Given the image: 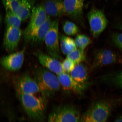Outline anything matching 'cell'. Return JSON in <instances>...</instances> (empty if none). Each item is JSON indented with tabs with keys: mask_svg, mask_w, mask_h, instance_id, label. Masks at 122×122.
<instances>
[{
	"mask_svg": "<svg viewBox=\"0 0 122 122\" xmlns=\"http://www.w3.org/2000/svg\"><path fill=\"white\" fill-rule=\"evenodd\" d=\"M43 5L46 13L49 16L58 17L64 15V7L62 1L47 0Z\"/></svg>",
	"mask_w": 122,
	"mask_h": 122,
	"instance_id": "cell-16",
	"label": "cell"
},
{
	"mask_svg": "<svg viewBox=\"0 0 122 122\" xmlns=\"http://www.w3.org/2000/svg\"><path fill=\"white\" fill-rule=\"evenodd\" d=\"M103 79L122 89V72L107 75L103 77Z\"/></svg>",
	"mask_w": 122,
	"mask_h": 122,
	"instance_id": "cell-23",
	"label": "cell"
},
{
	"mask_svg": "<svg viewBox=\"0 0 122 122\" xmlns=\"http://www.w3.org/2000/svg\"><path fill=\"white\" fill-rule=\"evenodd\" d=\"M121 63L122 64V60L121 61Z\"/></svg>",
	"mask_w": 122,
	"mask_h": 122,
	"instance_id": "cell-30",
	"label": "cell"
},
{
	"mask_svg": "<svg viewBox=\"0 0 122 122\" xmlns=\"http://www.w3.org/2000/svg\"><path fill=\"white\" fill-rule=\"evenodd\" d=\"M24 110L31 119L38 122L43 121L46 109V99L35 94L16 92Z\"/></svg>",
	"mask_w": 122,
	"mask_h": 122,
	"instance_id": "cell-2",
	"label": "cell"
},
{
	"mask_svg": "<svg viewBox=\"0 0 122 122\" xmlns=\"http://www.w3.org/2000/svg\"><path fill=\"white\" fill-rule=\"evenodd\" d=\"M15 84L16 92L33 94L40 92L36 81L27 73L16 77Z\"/></svg>",
	"mask_w": 122,
	"mask_h": 122,
	"instance_id": "cell-8",
	"label": "cell"
},
{
	"mask_svg": "<svg viewBox=\"0 0 122 122\" xmlns=\"http://www.w3.org/2000/svg\"><path fill=\"white\" fill-rule=\"evenodd\" d=\"M52 21L50 16L48 15L45 22L31 33L27 42H30L36 46L41 45L43 43Z\"/></svg>",
	"mask_w": 122,
	"mask_h": 122,
	"instance_id": "cell-15",
	"label": "cell"
},
{
	"mask_svg": "<svg viewBox=\"0 0 122 122\" xmlns=\"http://www.w3.org/2000/svg\"><path fill=\"white\" fill-rule=\"evenodd\" d=\"M114 122H122V115L120 116Z\"/></svg>",
	"mask_w": 122,
	"mask_h": 122,
	"instance_id": "cell-28",
	"label": "cell"
},
{
	"mask_svg": "<svg viewBox=\"0 0 122 122\" xmlns=\"http://www.w3.org/2000/svg\"><path fill=\"white\" fill-rule=\"evenodd\" d=\"M59 39L61 51L64 54L67 55L77 49L75 41L72 38L60 34Z\"/></svg>",
	"mask_w": 122,
	"mask_h": 122,
	"instance_id": "cell-19",
	"label": "cell"
},
{
	"mask_svg": "<svg viewBox=\"0 0 122 122\" xmlns=\"http://www.w3.org/2000/svg\"><path fill=\"white\" fill-rule=\"evenodd\" d=\"M66 58L72 61L76 65L84 61L86 56L84 51L77 49L67 55Z\"/></svg>",
	"mask_w": 122,
	"mask_h": 122,
	"instance_id": "cell-21",
	"label": "cell"
},
{
	"mask_svg": "<svg viewBox=\"0 0 122 122\" xmlns=\"http://www.w3.org/2000/svg\"><path fill=\"white\" fill-rule=\"evenodd\" d=\"M57 76L61 86L66 91L81 94L86 88L87 84L78 83L68 73L64 72Z\"/></svg>",
	"mask_w": 122,
	"mask_h": 122,
	"instance_id": "cell-12",
	"label": "cell"
},
{
	"mask_svg": "<svg viewBox=\"0 0 122 122\" xmlns=\"http://www.w3.org/2000/svg\"><path fill=\"white\" fill-rule=\"evenodd\" d=\"M81 117L78 110L71 105L57 107L50 113L47 122H80Z\"/></svg>",
	"mask_w": 122,
	"mask_h": 122,
	"instance_id": "cell-4",
	"label": "cell"
},
{
	"mask_svg": "<svg viewBox=\"0 0 122 122\" xmlns=\"http://www.w3.org/2000/svg\"><path fill=\"white\" fill-rule=\"evenodd\" d=\"M5 22L7 27H14L20 28L22 20L16 14L10 11H6Z\"/></svg>",
	"mask_w": 122,
	"mask_h": 122,
	"instance_id": "cell-20",
	"label": "cell"
},
{
	"mask_svg": "<svg viewBox=\"0 0 122 122\" xmlns=\"http://www.w3.org/2000/svg\"><path fill=\"white\" fill-rule=\"evenodd\" d=\"M59 20L56 19L52 22L45 36V42L49 55L59 60H61L59 46Z\"/></svg>",
	"mask_w": 122,
	"mask_h": 122,
	"instance_id": "cell-5",
	"label": "cell"
},
{
	"mask_svg": "<svg viewBox=\"0 0 122 122\" xmlns=\"http://www.w3.org/2000/svg\"><path fill=\"white\" fill-rule=\"evenodd\" d=\"M87 68L83 64L81 63L76 65L72 71L70 73L71 76L78 83L87 84L88 78Z\"/></svg>",
	"mask_w": 122,
	"mask_h": 122,
	"instance_id": "cell-18",
	"label": "cell"
},
{
	"mask_svg": "<svg viewBox=\"0 0 122 122\" xmlns=\"http://www.w3.org/2000/svg\"><path fill=\"white\" fill-rule=\"evenodd\" d=\"M87 18L92 34L97 38L107 26L108 21L103 11L93 8L87 14Z\"/></svg>",
	"mask_w": 122,
	"mask_h": 122,
	"instance_id": "cell-6",
	"label": "cell"
},
{
	"mask_svg": "<svg viewBox=\"0 0 122 122\" xmlns=\"http://www.w3.org/2000/svg\"><path fill=\"white\" fill-rule=\"evenodd\" d=\"M63 29L65 34L70 36H75L80 32V29L77 25L69 21H65L64 23Z\"/></svg>",
	"mask_w": 122,
	"mask_h": 122,
	"instance_id": "cell-24",
	"label": "cell"
},
{
	"mask_svg": "<svg viewBox=\"0 0 122 122\" xmlns=\"http://www.w3.org/2000/svg\"><path fill=\"white\" fill-rule=\"evenodd\" d=\"M25 48L2 57L0 62L5 69L10 71H19L22 68L24 61Z\"/></svg>",
	"mask_w": 122,
	"mask_h": 122,
	"instance_id": "cell-9",
	"label": "cell"
},
{
	"mask_svg": "<svg viewBox=\"0 0 122 122\" xmlns=\"http://www.w3.org/2000/svg\"><path fill=\"white\" fill-rule=\"evenodd\" d=\"M116 27L119 29L122 30V23L117 24Z\"/></svg>",
	"mask_w": 122,
	"mask_h": 122,
	"instance_id": "cell-29",
	"label": "cell"
},
{
	"mask_svg": "<svg viewBox=\"0 0 122 122\" xmlns=\"http://www.w3.org/2000/svg\"><path fill=\"white\" fill-rule=\"evenodd\" d=\"M34 54L43 67L57 75L65 72L62 63L59 60L49 55L45 54L40 50L36 51Z\"/></svg>",
	"mask_w": 122,
	"mask_h": 122,
	"instance_id": "cell-11",
	"label": "cell"
},
{
	"mask_svg": "<svg viewBox=\"0 0 122 122\" xmlns=\"http://www.w3.org/2000/svg\"><path fill=\"white\" fill-rule=\"evenodd\" d=\"M47 16L43 5H37L33 7L29 22L23 33L26 42H27L31 33L45 22Z\"/></svg>",
	"mask_w": 122,
	"mask_h": 122,
	"instance_id": "cell-7",
	"label": "cell"
},
{
	"mask_svg": "<svg viewBox=\"0 0 122 122\" xmlns=\"http://www.w3.org/2000/svg\"><path fill=\"white\" fill-rule=\"evenodd\" d=\"M37 0H21L16 15L25 22L30 18L34 4Z\"/></svg>",
	"mask_w": 122,
	"mask_h": 122,
	"instance_id": "cell-17",
	"label": "cell"
},
{
	"mask_svg": "<svg viewBox=\"0 0 122 122\" xmlns=\"http://www.w3.org/2000/svg\"><path fill=\"white\" fill-rule=\"evenodd\" d=\"M21 0H1L5 11H10L16 14Z\"/></svg>",
	"mask_w": 122,
	"mask_h": 122,
	"instance_id": "cell-25",
	"label": "cell"
},
{
	"mask_svg": "<svg viewBox=\"0 0 122 122\" xmlns=\"http://www.w3.org/2000/svg\"><path fill=\"white\" fill-rule=\"evenodd\" d=\"M112 106L109 102L100 101L93 104L81 117L80 122H106Z\"/></svg>",
	"mask_w": 122,
	"mask_h": 122,
	"instance_id": "cell-3",
	"label": "cell"
},
{
	"mask_svg": "<svg viewBox=\"0 0 122 122\" xmlns=\"http://www.w3.org/2000/svg\"></svg>",
	"mask_w": 122,
	"mask_h": 122,
	"instance_id": "cell-31",
	"label": "cell"
},
{
	"mask_svg": "<svg viewBox=\"0 0 122 122\" xmlns=\"http://www.w3.org/2000/svg\"><path fill=\"white\" fill-rule=\"evenodd\" d=\"M85 0H63L64 15L75 20L80 21L83 18Z\"/></svg>",
	"mask_w": 122,
	"mask_h": 122,
	"instance_id": "cell-14",
	"label": "cell"
},
{
	"mask_svg": "<svg viewBox=\"0 0 122 122\" xmlns=\"http://www.w3.org/2000/svg\"><path fill=\"white\" fill-rule=\"evenodd\" d=\"M22 34L20 28L11 27H6L3 45L7 51L12 52L16 49Z\"/></svg>",
	"mask_w": 122,
	"mask_h": 122,
	"instance_id": "cell-13",
	"label": "cell"
},
{
	"mask_svg": "<svg viewBox=\"0 0 122 122\" xmlns=\"http://www.w3.org/2000/svg\"><path fill=\"white\" fill-rule=\"evenodd\" d=\"M62 64L64 71L67 73H71L76 65L72 61L67 58L64 60Z\"/></svg>",
	"mask_w": 122,
	"mask_h": 122,
	"instance_id": "cell-26",
	"label": "cell"
},
{
	"mask_svg": "<svg viewBox=\"0 0 122 122\" xmlns=\"http://www.w3.org/2000/svg\"><path fill=\"white\" fill-rule=\"evenodd\" d=\"M117 60V55L111 50L106 49L96 50L92 68L95 69L115 63Z\"/></svg>",
	"mask_w": 122,
	"mask_h": 122,
	"instance_id": "cell-10",
	"label": "cell"
},
{
	"mask_svg": "<svg viewBox=\"0 0 122 122\" xmlns=\"http://www.w3.org/2000/svg\"><path fill=\"white\" fill-rule=\"evenodd\" d=\"M33 75L40 92L46 99L52 97L60 89L61 85L57 75L43 67L36 68Z\"/></svg>",
	"mask_w": 122,
	"mask_h": 122,
	"instance_id": "cell-1",
	"label": "cell"
},
{
	"mask_svg": "<svg viewBox=\"0 0 122 122\" xmlns=\"http://www.w3.org/2000/svg\"><path fill=\"white\" fill-rule=\"evenodd\" d=\"M75 41L77 48L83 51H84L91 43L90 38L84 34L78 35Z\"/></svg>",
	"mask_w": 122,
	"mask_h": 122,
	"instance_id": "cell-22",
	"label": "cell"
},
{
	"mask_svg": "<svg viewBox=\"0 0 122 122\" xmlns=\"http://www.w3.org/2000/svg\"><path fill=\"white\" fill-rule=\"evenodd\" d=\"M112 39L114 45L122 50V33H114L112 35Z\"/></svg>",
	"mask_w": 122,
	"mask_h": 122,
	"instance_id": "cell-27",
	"label": "cell"
}]
</instances>
